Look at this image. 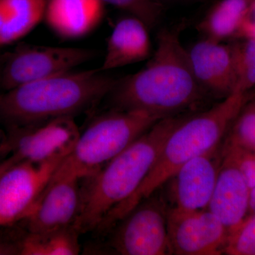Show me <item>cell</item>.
<instances>
[{
  "label": "cell",
  "instance_id": "cell-7",
  "mask_svg": "<svg viewBox=\"0 0 255 255\" xmlns=\"http://www.w3.org/2000/svg\"><path fill=\"white\" fill-rule=\"evenodd\" d=\"M96 54L95 50L80 47L21 45L1 64L0 87L5 91L73 71Z\"/></svg>",
  "mask_w": 255,
  "mask_h": 255
},
{
  "label": "cell",
  "instance_id": "cell-8",
  "mask_svg": "<svg viewBox=\"0 0 255 255\" xmlns=\"http://www.w3.org/2000/svg\"><path fill=\"white\" fill-rule=\"evenodd\" d=\"M167 211L153 194L140 201L112 227L111 247L122 255L171 254Z\"/></svg>",
  "mask_w": 255,
  "mask_h": 255
},
{
  "label": "cell",
  "instance_id": "cell-2",
  "mask_svg": "<svg viewBox=\"0 0 255 255\" xmlns=\"http://www.w3.org/2000/svg\"><path fill=\"white\" fill-rule=\"evenodd\" d=\"M182 119H160L98 172L81 180V203L73 224L79 233L99 229L107 216L135 192L166 138Z\"/></svg>",
  "mask_w": 255,
  "mask_h": 255
},
{
  "label": "cell",
  "instance_id": "cell-11",
  "mask_svg": "<svg viewBox=\"0 0 255 255\" xmlns=\"http://www.w3.org/2000/svg\"><path fill=\"white\" fill-rule=\"evenodd\" d=\"M222 148L220 145L184 164L168 182L174 208L186 211L208 209L217 182Z\"/></svg>",
  "mask_w": 255,
  "mask_h": 255
},
{
  "label": "cell",
  "instance_id": "cell-21",
  "mask_svg": "<svg viewBox=\"0 0 255 255\" xmlns=\"http://www.w3.org/2000/svg\"><path fill=\"white\" fill-rule=\"evenodd\" d=\"M236 68V91L248 93L255 87V39H242L231 45Z\"/></svg>",
  "mask_w": 255,
  "mask_h": 255
},
{
  "label": "cell",
  "instance_id": "cell-15",
  "mask_svg": "<svg viewBox=\"0 0 255 255\" xmlns=\"http://www.w3.org/2000/svg\"><path fill=\"white\" fill-rule=\"evenodd\" d=\"M104 14L102 0H47L43 21L60 38L78 39L95 31Z\"/></svg>",
  "mask_w": 255,
  "mask_h": 255
},
{
  "label": "cell",
  "instance_id": "cell-13",
  "mask_svg": "<svg viewBox=\"0 0 255 255\" xmlns=\"http://www.w3.org/2000/svg\"><path fill=\"white\" fill-rule=\"evenodd\" d=\"M196 81L203 90L223 98L236 91V68L231 45L204 38L188 50Z\"/></svg>",
  "mask_w": 255,
  "mask_h": 255
},
{
  "label": "cell",
  "instance_id": "cell-18",
  "mask_svg": "<svg viewBox=\"0 0 255 255\" xmlns=\"http://www.w3.org/2000/svg\"><path fill=\"white\" fill-rule=\"evenodd\" d=\"M254 0H221L198 24L204 38L223 42L235 38L243 16Z\"/></svg>",
  "mask_w": 255,
  "mask_h": 255
},
{
  "label": "cell",
  "instance_id": "cell-10",
  "mask_svg": "<svg viewBox=\"0 0 255 255\" xmlns=\"http://www.w3.org/2000/svg\"><path fill=\"white\" fill-rule=\"evenodd\" d=\"M171 254L218 255L224 253L228 231L208 209L167 211Z\"/></svg>",
  "mask_w": 255,
  "mask_h": 255
},
{
  "label": "cell",
  "instance_id": "cell-26",
  "mask_svg": "<svg viewBox=\"0 0 255 255\" xmlns=\"http://www.w3.org/2000/svg\"><path fill=\"white\" fill-rule=\"evenodd\" d=\"M249 215H255V187L251 188L250 193Z\"/></svg>",
  "mask_w": 255,
  "mask_h": 255
},
{
  "label": "cell",
  "instance_id": "cell-14",
  "mask_svg": "<svg viewBox=\"0 0 255 255\" xmlns=\"http://www.w3.org/2000/svg\"><path fill=\"white\" fill-rule=\"evenodd\" d=\"M222 156L217 182L207 209L230 233L248 216L251 188L234 160L223 152Z\"/></svg>",
  "mask_w": 255,
  "mask_h": 255
},
{
  "label": "cell",
  "instance_id": "cell-6",
  "mask_svg": "<svg viewBox=\"0 0 255 255\" xmlns=\"http://www.w3.org/2000/svg\"><path fill=\"white\" fill-rule=\"evenodd\" d=\"M65 158L34 163L11 157L0 164V226L27 219Z\"/></svg>",
  "mask_w": 255,
  "mask_h": 255
},
{
  "label": "cell",
  "instance_id": "cell-3",
  "mask_svg": "<svg viewBox=\"0 0 255 255\" xmlns=\"http://www.w3.org/2000/svg\"><path fill=\"white\" fill-rule=\"evenodd\" d=\"M117 80L100 68L70 71L0 94V120L10 128L26 127L90 110L108 96Z\"/></svg>",
  "mask_w": 255,
  "mask_h": 255
},
{
  "label": "cell",
  "instance_id": "cell-27",
  "mask_svg": "<svg viewBox=\"0 0 255 255\" xmlns=\"http://www.w3.org/2000/svg\"><path fill=\"white\" fill-rule=\"evenodd\" d=\"M0 75H1V63H0Z\"/></svg>",
  "mask_w": 255,
  "mask_h": 255
},
{
  "label": "cell",
  "instance_id": "cell-20",
  "mask_svg": "<svg viewBox=\"0 0 255 255\" xmlns=\"http://www.w3.org/2000/svg\"><path fill=\"white\" fill-rule=\"evenodd\" d=\"M226 135L225 146L255 150V95L248 97Z\"/></svg>",
  "mask_w": 255,
  "mask_h": 255
},
{
  "label": "cell",
  "instance_id": "cell-9",
  "mask_svg": "<svg viewBox=\"0 0 255 255\" xmlns=\"http://www.w3.org/2000/svg\"><path fill=\"white\" fill-rule=\"evenodd\" d=\"M11 130V157L16 161L34 163L65 158L73 150L80 134L74 117L12 128Z\"/></svg>",
  "mask_w": 255,
  "mask_h": 255
},
{
  "label": "cell",
  "instance_id": "cell-24",
  "mask_svg": "<svg viewBox=\"0 0 255 255\" xmlns=\"http://www.w3.org/2000/svg\"><path fill=\"white\" fill-rule=\"evenodd\" d=\"M222 152L237 164L250 188L255 187V150L223 145Z\"/></svg>",
  "mask_w": 255,
  "mask_h": 255
},
{
  "label": "cell",
  "instance_id": "cell-17",
  "mask_svg": "<svg viewBox=\"0 0 255 255\" xmlns=\"http://www.w3.org/2000/svg\"><path fill=\"white\" fill-rule=\"evenodd\" d=\"M47 0H0V46L22 39L44 20Z\"/></svg>",
  "mask_w": 255,
  "mask_h": 255
},
{
  "label": "cell",
  "instance_id": "cell-1",
  "mask_svg": "<svg viewBox=\"0 0 255 255\" xmlns=\"http://www.w3.org/2000/svg\"><path fill=\"white\" fill-rule=\"evenodd\" d=\"M180 31L179 27L162 29L147 65L117 80L107 96L113 110L143 111L164 119L201 100L204 90L193 73Z\"/></svg>",
  "mask_w": 255,
  "mask_h": 255
},
{
  "label": "cell",
  "instance_id": "cell-12",
  "mask_svg": "<svg viewBox=\"0 0 255 255\" xmlns=\"http://www.w3.org/2000/svg\"><path fill=\"white\" fill-rule=\"evenodd\" d=\"M81 180L52 179L30 216L25 220L28 232H53L73 226L81 203Z\"/></svg>",
  "mask_w": 255,
  "mask_h": 255
},
{
  "label": "cell",
  "instance_id": "cell-25",
  "mask_svg": "<svg viewBox=\"0 0 255 255\" xmlns=\"http://www.w3.org/2000/svg\"><path fill=\"white\" fill-rule=\"evenodd\" d=\"M235 38L255 39V0L243 16Z\"/></svg>",
  "mask_w": 255,
  "mask_h": 255
},
{
  "label": "cell",
  "instance_id": "cell-5",
  "mask_svg": "<svg viewBox=\"0 0 255 255\" xmlns=\"http://www.w3.org/2000/svg\"><path fill=\"white\" fill-rule=\"evenodd\" d=\"M162 118L138 110H112L92 121L52 179L93 175Z\"/></svg>",
  "mask_w": 255,
  "mask_h": 255
},
{
  "label": "cell",
  "instance_id": "cell-23",
  "mask_svg": "<svg viewBox=\"0 0 255 255\" xmlns=\"http://www.w3.org/2000/svg\"><path fill=\"white\" fill-rule=\"evenodd\" d=\"M124 10L127 13L140 18L150 28L159 21L162 12V6L158 0H102Z\"/></svg>",
  "mask_w": 255,
  "mask_h": 255
},
{
  "label": "cell",
  "instance_id": "cell-22",
  "mask_svg": "<svg viewBox=\"0 0 255 255\" xmlns=\"http://www.w3.org/2000/svg\"><path fill=\"white\" fill-rule=\"evenodd\" d=\"M224 253L231 255H255V215H249L228 233Z\"/></svg>",
  "mask_w": 255,
  "mask_h": 255
},
{
  "label": "cell",
  "instance_id": "cell-19",
  "mask_svg": "<svg viewBox=\"0 0 255 255\" xmlns=\"http://www.w3.org/2000/svg\"><path fill=\"white\" fill-rule=\"evenodd\" d=\"M78 231L73 226L53 232H28L18 245L23 255H75L80 253Z\"/></svg>",
  "mask_w": 255,
  "mask_h": 255
},
{
  "label": "cell",
  "instance_id": "cell-4",
  "mask_svg": "<svg viewBox=\"0 0 255 255\" xmlns=\"http://www.w3.org/2000/svg\"><path fill=\"white\" fill-rule=\"evenodd\" d=\"M248 97V93L234 92L210 110L183 118L166 138L140 187L107 216L101 228L113 227L140 201L155 194L184 164L221 145Z\"/></svg>",
  "mask_w": 255,
  "mask_h": 255
},
{
  "label": "cell",
  "instance_id": "cell-16",
  "mask_svg": "<svg viewBox=\"0 0 255 255\" xmlns=\"http://www.w3.org/2000/svg\"><path fill=\"white\" fill-rule=\"evenodd\" d=\"M149 28L140 18L130 15L119 20L107 40L102 71L122 68L150 57Z\"/></svg>",
  "mask_w": 255,
  "mask_h": 255
}]
</instances>
